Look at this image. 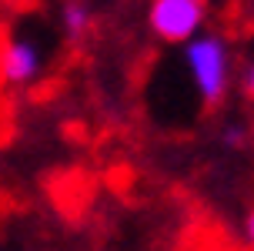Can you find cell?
Returning <instances> with one entry per match:
<instances>
[{
    "mask_svg": "<svg viewBox=\"0 0 254 251\" xmlns=\"http://www.w3.org/2000/svg\"><path fill=\"white\" fill-rule=\"evenodd\" d=\"M90 20H94V13H90L87 0H64V7H61V27H64V34H67V37L80 40L90 30Z\"/></svg>",
    "mask_w": 254,
    "mask_h": 251,
    "instance_id": "obj_4",
    "label": "cell"
},
{
    "mask_svg": "<svg viewBox=\"0 0 254 251\" xmlns=\"http://www.w3.org/2000/svg\"><path fill=\"white\" fill-rule=\"evenodd\" d=\"M47 67L44 44L30 34H10L0 47V81L7 87H30Z\"/></svg>",
    "mask_w": 254,
    "mask_h": 251,
    "instance_id": "obj_3",
    "label": "cell"
},
{
    "mask_svg": "<svg viewBox=\"0 0 254 251\" xmlns=\"http://www.w3.org/2000/svg\"><path fill=\"white\" fill-rule=\"evenodd\" d=\"M241 231H244V241L254 248V208L248 214H244V225H241Z\"/></svg>",
    "mask_w": 254,
    "mask_h": 251,
    "instance_id": "obj_7",
    "label": "cell"
},
{
    "mask_svg": "<svg viewBox=\"0 0 254 251\" xmlns=\"http://www.w3.org/2000/svg\"><path fill=\"white\" fill-rule=\"evenodd\" d=\"M204 3H207V0H204Z\"/></svg>",
    "mask_w": 254,
    "mask_h": 251,
    "instance_id": "obj_8",
    "label": "cell"
},
{
    "mask_svg": "<svg viewBox=\"0 0 254 251\" xmlns=\"http://www.w3.org/2000/svg\"><path fill=\"white\" fill-rule=\"evenodd\" d=\"M244 141H248V131H244L241 124H228V127H221V144H224L228 151L244 148Z\"/></svg>",
    "mask_w": 254,
    "mask_h": 251,
    "instance_id": "obj_5",
    "label": "cell"
},
{
    "mask_svg": "<svg viewBox=\"0 0 254 251\" xmlns=\"http://www.w3.org/2000/svg\"><path fill=\"white\" fill-rule=\"evenodd\" d=\"M207 3L204 0H151L147 3V27L161 44L184 47L204 30Z\"/></svg>",
    "mask_w": 254,
    "mask_h": 251,
    "instance_id": "obj_2",
    "label": "cell"
},
{
    "mask_svg": "<svg viewBox=\"0 0 254 251\" xmlns=\"http://www.w3.org/2000/svg\"><path fill=\"white\" fill-rule=\"evenodd\" d=\"M241 90L248 100H254V61H248V67L241 71Z\"/></svg>",
    "mask_w": 254,
    "mask_h": 251,
    "instance_id": "obj_6",
    "label": "cell"
},
{
    "mask_svg": "<svg viewBox=\"0 0 254 251\" xmlns=\"http://www.w3.org/2000/svg\"><path fill=\"white\" fill-rule=\"evenodd\" d=\"M181 61L188 67L190 87L201 100V107H207V111L221 107L231 90V67H234L228 40L214 30H201L194 40L181 47Z\"/></svg>",
    "mask_w": 254,
    "mask_h": 251,
    "instance_id": "obj_1",
    "label": "cell"
}]
</instances>
